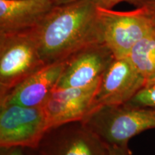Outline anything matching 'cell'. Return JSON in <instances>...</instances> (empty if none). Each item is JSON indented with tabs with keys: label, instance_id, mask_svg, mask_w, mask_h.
<instances>
[{
	"label": "cell",
	"instance_id": "obj_1",
	"mask_svg": "<svg viewBox=\"0 0 155 155\" xmlns=\"http://www.w3.org/2000/svg\"><path fill=\"white\" fill-rule=\"evenodd\" d=\"M34 32L45 65L64 61L89 45L102 42L96 0L54 6Z\"/></svg>",
	"mask_w": 155,
	"mask_h": 155
},
{
	"label": "cell",
	"instance_id": "obj_2",
	"mask_svg": "<svg viewBox=\"0 0 155 155\" xmlns=\"http://www.w3.org/2000/svg\"><path fill=\"white\" fill-rule=\"evenodd\" d=\"M82 121L108 146H128L133 137L155 129V108L99 106Z\"/></svg>",
	"mask_w": 155,
	"mask_h": 155
},
{
	"label": "cell",
	"instance_id": "obj_3",
	"mask_svg": "<svg viewBox=\"0 0 155 155\" xmlns=\"http://www.w3.org/2000/svg\"><path fill=\"white\" fill-rule=\"evenodd\" d=\"M44 65L34 29L0 34V97Z\"/></svg>",
	"mask_w": 155,
	"mask_h": 155
},
{
	"label": "cell",
	"instance_id": "obj_4",
	"mask_svg": "<svg viewBox=\"0 0 155 155\" xmlns=\"http://www.w3.org/2000/svg\"><path fill=\"white\" fill-rule=\"evenodd\" d=\"M102 42L116 58L128 57L134 46L155 28L143 7L127 12L98 5Z\"/></svg>",
	"mask_w": 155,
	"mask_h": 155
},
{
	"label": "cell",
	"instance_id": "obj_5",
	"mask_svg": "<svg viewBox=\"0 0 155 155\" xmlns=\"http://www.w3.org/2000/svg\"><path fill=\"white\" fill-rule=\"evenodd\" d=\"M49 129L42 107L0 104V147L35 150Z\"/></svg>",
	"mask_w": 155,
	"mask_h": 155
},
{
	"label": "cell",
	"instance_id": "obj_6",
	"mask_svg": "<svg viewBox=\"0 0 155 155\" xmlns=\"http://www.w3.org/2000/svg\"><path fill=\"white\" fill-rule=\"evenodd\" d=\"M36 155H108V146L83 121L50 128L35 150Z\"/></svg>",
	"mask_w": 155,
	"mask_h": 155
},
{
	"label": "cell",
	"instance_id": "obj_7",
	"mask_svg": "<svg viewBox=\"0 0 155 155\" xmlns=\"http://www.w3.org/2000/svg\"><path fill=\"white\" fill-rule=\"evenodd\" d=\"M146 83L129 58H114L101 78L95 96V108L127 104Z\"/></svg>",
	"mask_w": 155,
	"mask_h": 155
},
{
	"label": "cell",
	"instance_id": "obj_8",
	"mask_svg": "<svg viewBox=\"0 0 155 155\" xmlns=\"http://www.w3.org/2000/svg\"><path fill=\"white\" fill-rule=\"evenodd\" d=\"M114 54L104 42L89 45L65 60L56 88H82L99 81L114 60Z\"/></svg>",
	"mask_w": 155,
	"mask_h": 155
},
{
	"label": "cell",
	"instance_id": "obj_9",
	"mask_svg": "<svg viewBox=\"0 0 155 155\" xmlns=\"http://www.w3.org/2000/svg\"><path fill=\"white\" fill-rule=\"evenodd\" d=\"M100 81L82 88H55L42 106L50 128L82 121L95 108Z\"/></svg>",
	"mask_w": 155,
	"mask_h": 155
},
{
	"label": "cell",
	"instance_id": "obj_10",
	"mask_svg": "<svg viewBox=\"0 0 155 155\" xmlns=\"http://www.w3.org/2000/svg\"><path fill=\"white\" fill-rule=\"evenodd\" d=\"M65 65V61L44 65L0 97V104L42 107L57 87Z\"/></svg>",
	"mask_w": 155,
	"mask_h": 155
},
{
	"label": "cell",
	"instance_id": "obj_11",
	"mask_svg": "<svg viewBox=\"0 0 155 155\" xmlns=\"http://www.w3.org/2000/svg\"><path fill=\"white\" fill-rule=\"evenodd\" d=\"M54 6L51 0H0V34L35 28Z\"/></svg>",
	"mask_w": 155,
	"mask_h": 155
},
{
	"label": "cell",
	"instance_id": "obj_12",
	"mask_svg": "<svg viewBox=\"0 0 155 155\" xmlns=\"http://www.w3.org/2000/svg\"><path fill=\"white\" fill-rule=\"evenodd\" d=\"M128 58L147 82L155 79V28L134 46Z\"/></svg>",
	"mask_w": 155,
	"mask_h": 155
},
{
	"label": "cell",
	"instance_id": "obj_13",
	"mask_svg": "<svg viewBox=\"0 0 155 155\" xmlns=\"http://www.w3.org/2000/svg\"><path fill=\"white\" fill-rule=\"evenodd\" d=\"M127 105L140 107L155 108V79L147 81Z\"/></svg>",
	"mask_w": 155,
	"mask_h": 155
},
{
	"label": "cell",
	"instance_id": "obj_14",
	"mask_svg": "<svg viewBox=\"0 0 155 155\" xmlns=\"http://www.w3.org/2000/svg\"><path fill=\"white\" fill-rule=\"evenodd\" d=\"M150 0H96L97 5L105 8L113 9L114 6L121 2H127L134 5L136 7H141Z\"/></svg>",
	"mask_w": 155,
	"mask_h": 155
},
{
	"label": "cell",
	"instance_id": "obj_15",
	"mask_svg": "<svg viewBox=\"0 0 155 155\" xmlns=\"http://www.w3.org/2000/svg\"><path fill=\"white\" fill-rule=\"evenodd\" d=\"M0 155H28V149L22 147H0Z\"/></svg>",
	"mask_w": 155,
	"mask_h": 155
},
{
	"label": "cell",
	"instance_id": "obj_16",
	"mask_svg": "<svg viewBox=\"0 0 155 155\" xmlns=\"http://www.w3.org/2000/svg\"><path fill=\"white\" fill-rule=\"evenodd\" d=\"M108 155H131L129 146H108Z\"/></svg>",
	"mask_w": 155,
	"mask_h": 155
},
{
	"label": "cell",
	"instance_id": "obj_17",
	"mask_svg": "<svg viewBox=\"0 0 155 155\" xmlns=\"http://www.w3.org/2000/svg\"><path fill=\"white\" fill-rule=\"evenodd\" d=\"M141 7H143L145 9L147 15L150 17L153 25L155 27V0H150Z\"/></svg>",
	"mask_w": 155,
	"mask_h": 155
},
{
	"label": "cell",
	"instance_id": "obj_18",
	"mask_svg": "<svg viewBox=\"0 0 155 155\" xmlns=\"http://www.w3.org/2000/svg\"><path fill=\"white\" fill-rule=\"evenodd\" d=\"M53 2L55 6L58 5H66V4H70L75 2L80 1V0H51Z\"/></svg>",
	"mask_w": 155,
	"mask_h": 155
},
{
	"label": "cell",
	"instance_id": "obj_19",
	"mask_svg": "<svg viewBox=\"0 0 155 155\" xmlns=\"http://www.w3.org/2000/svg\"><path fill=\"white\" fill-rule=\"evenodd\" d=\"M28 155H36L34 150H31V149H28Z\"/></svg>",
	"mask_w": 155,
	"mask_h": 155
}]
</instances>
